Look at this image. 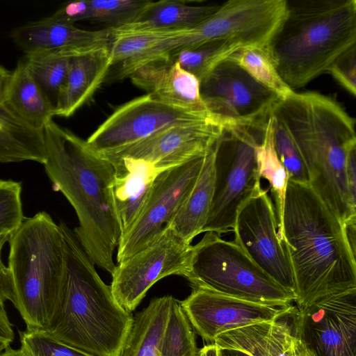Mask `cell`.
Instances as JSON below:
<instances>
[{"instance_id": "cell-4", "label": "cell", "mask_w": 356, "mask_h": 356, "mask_svg": "<svg viewBox=\"0 0 356 356\" xmlns=\"http://www.w3.org/2000/svg\"><path fill=\"white\" fill-rule=\"evenodd\" d=\"M58 225L64 238L65 275L58 309L41 332L93 356H120L133 325L131 312L116 301L74 230L63 222Z\"/></svg>"}, {"instance_id": "cell-32", "label": "cell", "mask_w": 356, "mask_h": 356, "mask_svg": "<svg viewBox=\"0 0 356 356\" xmlns=\"http://www.w3.org/2000/svg\"><path fill=\"white\" fill-rule=\"evenodd\" d=\"M241 48L232 42L213 40L183 49L168 58L177 61L200 83L217 65Z\"/></svg>"}, {"instance_id": "cell-16", "label": "cell", "mask_w": 356, "mask_h": 356, "mask_svg": "<svg viewBox=\"0 0 356 356\" xmlns=\"http://www.w3.org/2000/svg\"><path fill=\"white\" fill-rule=\"evenodd\" d=\"M225 130L216 118L174 124L145 139L100 154L109 161H143L162 172L204 155Z\"/></svg>"}, {"instance_id": "cell-12", "label": "cell", "mask_w": 356, "mask_h": 356, "mask_svg": "<svg viewBox=\"0 0 356 356\" xmlns=\"http://www.w3.org/2000/svg\"><path fill=\"white\" fill-rule=\"evenodd\" d=\"M213 118L216 117L207 110L168 104L146 94L119 106L86 142L95 152L102 154L145 139L174 124Z\"/></svg>"}, {"instance_id": "cell-24", "label": "cell", "mask_w": 356, "mask_h": 356, "mask_svg": "<svg viewBox=\"0 0 356 356\" xmlns=\"http://www.w3.org/2000/svg\"><path fill=\"white\" fill-rule=\"evenodd\" d=\"M1 102L20 120L43 129L54 116V108L20 58L7 79L0 96Z\"/></svg>"}, {"instance_id": "cell-44", "label": "cell", "mask_w": 356, "mask_h": 356, "mask_svg": "<svg viewBox=\"0 0 356 356\" xmlns=\"http://www.w3.org/2000/svg\"><path fill=\"white\" fill-rule=\"evenodd\" d=\"M0 356H29L25 350L20 347L18 349L12 348L8 346L4 350L0 353Z\"/></svg>"}, {"instance_id": "cell-14", "label": "cell", "mask_w": 356, "mask_h": 356, "mask_svg": "<svg viewBox=\"0 0 356 356\" xmlns=\"http://www.w3.org/2000/svg\"><path fill=\"white\" fill-rule=\"evenodd\" d=\"M268 191L261 188L241 206L233 229L234 241L266 274L296 295L291 265L277 233L275 209Z\"/></svg>"}, {"instance_id": "cell-6", "label": "cell", "mask_w": 356, "mask_h": 356, "mask_svg": "<svg viewBox=\"0 0 356 356\" xmlns=\"http://www.w3.org/2000/svg\"><path fill=\"white\" fill-rule=\"evenodd\" d=\"M8 268L27 330L45 332L58 309L65 275L62 230L44 211L25 218L10 241Z\"/></svg>"}, {"instance_id": "cell-21", "label": "cell", "mask_w": 356, "mask_h": 356, "mask_svg": "<svg viewBox=\"0 0 356 356\" xmlns=\"http://www.w3.org/2000/svg\"><path fill=\"white\" fill-rule=\"evenodd\" d=\"M285 318L225 332L213 343L221 350H236L250 356H289L297 337L294 326Z\"/></svg>"}, {"instance_id": "cell-38", "label": "cell", "mask_w": 356, "mask_h": 356, "mask_svg": "<svg viewBox=\"0 0 356 356\" xmlns=\"http://www.w3.org/2000/svg\"><path fill=\"white\" fill-rule=\"evenodd\" d=\"M8 237L0 238V301H10L15 303V295L11 273L1 260V250L3 244L10 241Z\"/></svg>"}, {"instance_id": "cell-27", "label": "cell", "mask_w": 356, "mask_h": 356, "mask_svg": "<svg viewBox=\"0 0 356 356\" xmlns=\"http://www.w3.org/2000/svg\"><path fill=\"white\" fill-rule=\"evenodd\" d=\"M46 159L43 129L20 120L0 98V162L32 161L43 165Z\"/></svg>"}, {"instance_id": "cell-22", "label": "cell", "mask_w": 356, "mask_h": 356, "mask_svg": "<svg viewBox=\"0 0 356 356\" xmlns=\"http://www.w3.org/2000/svg\"><path fill=\"white\" fill-rule=\"evenodd\" d=\"M110 162L115 168L114 199L122 235L140 214L161 171L146 162L131 159Z\"/></svg>"}, {"instance_id": "cell-46", "label": "cell", "mask_w": 356, "mask_h": 356, "mask_svg": "<svg viewBox=\"0 0 356 356\" xmlns=\"http://www.w3.org/2000/svg\"><path fill=\"white\" fill-rule=\"evenodd\" d=\"M222 356H250L249 355L236 350H222Z\"/></svg>"}, {"instance_id": "cell-19", "label": "cell", "mask_w": 356, "mask_h": 356, "mask_svg": "<svg viewBox=\"0 0 356 356\" xmlns=\"http://www.w3.org/2000/svg\"><path fill=\"white\" fill-rule=\"evenodd\" d=\"M129 78L135 86L161 101L207 110L200 95V81L175 60L167 58L149 62L136 69Z\"/></svg>"}, {"instance_id": "cell-33", "label": "cell", "mask_w": 356, "mask_h": 356, "mask_svg": "<svg viewBox=\"0 0 356 356\" xmlns=\"http://www.w3.org/2000/svg\"><path fill=\"white\" fill-rule=\"evenodd\" d=\"M195 334L180 301L172 298L161 344V356H197Z\"/></svg>"}, {"instance_id": "cell-11", "label": "cell", "mask_w": 356, "mask_h": 356, "mask_svg": "<svg viewBox=\"0 0 356 356\" xmlns=\"http://www.w3.org/2000/svg\"><path fill=\"white\" fill-rule=\"evenodd\" d=\"M191 248L167 227L152 243L115 266L110 286L116 301L131 312L156 282L172 275L186 277Z\"/></svg>"}, {"instance_id": "cell-34", "label": "cell", "mask_w": 356, "mask_h": 356, "mask_svg": "<svg viewBox=\"0 0 356 356\" xmlns=\"http://www.w3.org/2000/svg\"><path fill=\"white\" fill-rule=\"evenodd\" d=\"M273 140L277 155L289 180L309 184V176L300 152L284 126L274 117Z\"/></svg>"}, {"instance_id": "cell-5", "label": "cell", "mask_w": 356, "mask_h": 356, "mask_svg": "<svg viewBox=\"0 0 356 356\" xmlns=\"http://www.w3.org/2000/svg\"><path fill=\"white\" fill-rule=\"evenodd\" d=\"M355 44V0H287L286 16L266 49L293 90L326 72Z\"/></svg>"}, {"instance_id": "cell-36", "label": "cell", "mask_w": 356, "mask_h": 356, "mask_svg": "<svg viewBox=\"0 0 356 356\" xmlns=\"http://www.w3.org/2000/svg\"><path fill=\"white\" fill-rule=\"evenodd\" d=\"M19 341L29 356H93L62 343L43 332L19 331Z\"/></svg>"}, {"instance_id": "cell-17", "label": "cell", "mask_w": 356, "mask_h": 356, "mask_svg": "<svg viewBox=\"0 0 356 356\" xmlns=\"http://www.w3.org/2000/svg\"><path fill=\"white\" fill-rule=\"evenodd\" d=\"M180 304L191 325L209 343L225 332L287 317L296 310L291 304L256 302L199 288H193Z\"/></svg>"}, {"instance_id": "cell-23", "label": "cell", "mask_w": 356, "mask_h": 356, "mask_svg": "<svg viewBox=\"0 0 356 356\" xmlns=\"http://www.w3.org/2000/svg\"><path fill=\"white\" fill-rule=\"evenodd\" d=\"M218 5H195L183 0L149 1L131 23L111 28L113 34L191 29L207 19Z\"/></svg>"}, {"instance_id": "cell-42", "label": "cell", "mask_w": 356, "mask_h": 356, "mask_svg": "<svg viewBox=\"0 0 356 356\" xmlns=\"http://www.w3.org/2000/svg\"><path fill=\"white\" fill-rule=\"evenodd\" d=\"M297 337V336H296ZM289 356H313L299 337L296 339L291 349Z\"/></svg>"}, {"instance_id": "cell-2", "label": "cell", "mask_w": 356, "mask_h": 356, "mask_svg": "<svg viewBox=\"0 0 356 356\" xmlns=\"http://www.w3.org/2000/svg\"><path fill=\"white\" fill-rule=\"evenodd\" d=\"M280 239L295 280L297 308L356 289V261L343 224L309 184L289 180Z\"/></svg>"}, {"instance_id": "cell-41", "label": "cell", "mask_w": 356, "mask_h": 356, "mask_svg": "<svg viewBox=\"0 0 356 356\" xmlns=\"http://www.w3.org/2000/svg\"><path fill=\"white\" fill-rule=\"evenodd\" d=\"M346 241L353 254L355 256L356 247V217H354L343 224Z\"/></svg>"}, {"instance_id": "cell-40", "label": "cell", "mask_w": 356, "mask_h": 356, "mask_svg": "<svg viewBox=\"0 0 356 356\" xmlns=\"http://www.w3.org/2000/svg\"><path fill=\"white\" fill-rule=\"evenodd\" d=\"M0 339L10 344L15 339L13 325L10 323L4 302L0 301Z\"/></svg>"}, {"instance_id": "cell-39", "label": "cell", "mask_w": 356, "mask_h": 356, "mask_svg": "<svg viewBox=\"0 0 356 356\" xmlns=\"http://www.w3.org/2000/svg\"><path fill=\"white\" fill-rule=\"evenodd\" d=\"M346 172L350 195L356 202V145L348 152L346 163Z\"/></svg>"}, {"instance_id": "cell-47", "label": "cell", "mask_w": 356, "mask_h": 356, "mask_svg": "<svg viewBox=\"0 0 356 356\" xmlns=\"http://www.w3.org/2000/svg\"><path fill=\"white\" fill-rule=\"evenodd\" d=\"M10 344L0 339V353L4 350Z\"/></svg>"}, {"instance_id": "cell-9", "label": "cell", "mask_w": 356, "mask_h": 356, "mask_svg": "<svg viewBox=\"0 0 356 356\" xmlns=\"http://www.w3.org/2000/svg\"><path fill=\"white\" fill-rule=\"evenodd\" d=\"M287 0H231L200 24L170 38L172 53L207 42L225 40L248 47H266L282 24Z\"/></svg>"}, {"instance_id": "cell-20", "label": "cell", "mask_w": 356, "mask_h": 356, "mask_svg": "<svg viewBox=\"0 0 356 356\" xmlns=\"http://www.w3.org/2000/svg\"><path fill=\"white\" fill-rule=\"evenodd\" d=\"M10 37L24 54L63 49H89L110 44V27L98 31L79 29L74 24L44 17L13 29Z\"/></svg>"}, {"instance_id": "cell-25", "label": "cell", "mask_w": 356, "mask_h": 356, "mask_svg": "<svg viewBox=\"0 0 356 356\" xmlns=\"http://www.w3.org/2000/svg\"><path fill=\"white\" fill-rule=\"evenodd\" d=\"M220 139L205 154L193 188L167 226L191 244L196 236L203 232L208 219L214 190L215 157Z\"/></svg>"}, {"instance_id": "cell-8", "label": "cell", "mask_w": 356, "mask_h": 356, "mask_svg": "<svg viewBox=\"0 0 356 356\" xmlns=\"http://www.w3.org/2000/svg\"><path fill=\"white\" fill-rule=\"evenodd\" d=\"M262 138L245 129L225 130L216 149L213 195L203 232H233L241 206L262 188L255 152Z\"/></svg>"}, {"instance_id": "cell-35", "label": "cell", "mask_w": 356, "mask_h": 356, "mask_svg": "<svg viewBox=\"0 0 356 356\" xmlns=\"http://www.w3.org/2000/svg\"><path fill=\"white\" fill-rule=\"evenodd\" d=\"M21 193L20 182L0 179V238H11L25 218Z\"/></svg>"}, {"instance_id": "cell-43", "label": "cell", "mask_w": 356, "mask_h": 356, "mask_svg": "<svg viewBox=\"0 0 356 356\" xmlns=\"http://www.w3.org/2000/svg\"><path fill=\"white\" fill-rule=\"evenodd\" d=\"M200 356H222V350L214 343L204 346L199 350Z\"/></svg>"}, {"instance_id": "cell-28", "label": "cell", "mask_w": 356, "mask_h": 356, "mask_svg": "<svg viewBox=\"0 0 356 356\" xmlns=\"http://www.w3.org/2000/svg\"><path fill=\"white\" fill-rule=\"evenodd\" d=\"M173 297L151 300L134 317V322L120 356H161V344Z\"/></svg>"}, {"instance_id": "cell-45", "label": "cell", "mask_w": 356, "mask_h": 356, "mask_svg": "<svg viewBox=\"0 0 356 356\" xmlns=\"http://www.w3.org/2000/svg\"><path fill=\"white\" fill-rule=\"evenodd\" d=\"M11 71L8 70L6 68L0 65V96L3 86L8 79Z\"/></svg>"}, {"instance_id": "cell-15", "label": "cell", "mask_w": 356, "mask_h": 356, "mask_svg": "<svg viewBox=\"0 0 356 356\" xmlns=\"http://www.w3.org/2000/svg\"><path fill=\"white\" fill-rule=\"evenodd\" d=\"M293 317L296 335L313 356H356V289L296 308Z\"/></svg>"}, {"instance_id": "cell-26", "label": "cell", "mask_w": 356, "mask_h": 356, "mask_svg": "<svg viewBox=\"0 0 356 356\" xmlns=\"http://www.w3.org/2000/svg\"><path fill=\"white\" fill-rule=\"evenodd\" d=\"M149 0H79L60 6L49 19L74 24L89 20L116 28L132 22Z\"/></svg>"}, {"instance_id": "cell-31", "label": "cell", "mask_w": 356, "mask_h": 356, "mask_svg": "<svg viewBox=\"0 0 356 356\" xmlns=\"http://www.w3.org/2000/svg\"><path fill=\"white\" fill-rule=\"evenodd\" d=\"M227 59L238 65L255 81L281 99L294 92L278 73L266 47H243L232 54Z\"/></svg>"}, {"instance_id": "cell-29", "label": "cell", "mask_w": 356, "mask_h": 356, "mask_svg": "<svg viewBox=\"0 0 356 356\" xmlns=\"http://www.w3.org/2000/svg\"><path fill=\"white\" fill-rule=\"evenodd\" d=\"M83 49H86L44 51L24 54L21 58L54 108L65 81L70 60Z\"/></svg>"}, {"instance_id": "cell-48", "label": "cell", "mask_w": 356, "mask_h": 356, "mask_svg": "<svg viewBox=\"0 0 356 356\" xmlns=\"http://www.w3.org/2000/svg\"><path fill=\"white\" fill-rule=\"evenodd\" d=\"M198 356H200V355H198Z\"/></svg>"}, {"instance_id": "cell-30", "label": "cell", "mask_w": 356, "mask_h": 356, "mask_svg": "<svg viewBox=\"0 0 356 356\" xmlns=\"http://www.w3.org/2000/svg\"><path fill=\"white\" fill-rule=\"evenodd\" d=\"M273 131L274 118L270 114L262 140L256 145L255 152L259 176L268 181L273 195L277 220V233L280 238L289 177L277 155L274 146Z\"/></svg>"}, {"instance_id": "cell-37", "label": "cell", "mask_w": 356, "mask_h": 356, "mask_svg": "<svg viewBox=\"0 0 356 356\" xmlns=\"http://www.w3.org/2000/svg\"><path fill=\"white\" fill-rule=\"evenodd\" d=\"M351 95L356 94V44L341 54L327 72Z\"/></svg>"}, {"instance_id": "cell-3", "label": "cell", "mask_w": 356, "mask_h": 356, "mask_svg": "<svg viewBox=\"0 0 356 356\" xmlns=\"http://www.w3.org/2000/svg\"><path fill=\"white\" fill-rule=\"evenodd\" d=\"M271 115L294 140L309 184L341 220L355 211L346 172V156L356 145L355 120L331 97L314 91L293 92L280 99Z\"/></svg>"}, {"instance_id": "cell-1", "label": "cell", "mask_w": 356, "mask_h": 356, "mask_svg": "<svg viewBox=\"0 0 356 356\" xmlns=\"http://www.w3.org/2000/svg\"><path fill=\"white\" fill-rule=\"evenodd\" d=\"M43 135L44 170L54 190L61 192L76 212L79 226L74 232L93 263L111 275L122 235L114 199V166L53 118L44 124Z\"/></svg>"}, {"instance_id": "cell-7", "label": "cell", "mask_w": 356, "mask_h": 356, "mask_svg": "<svg viewBox=\"0 0 356 356\" xmlns=\"http://www.w3.org/2000/svg\"><path fill=\"white\" fill-rule=\"evenodd\" d=\"M205 232L192 245L186 279L193 288L260 303L286 305L294 293L260 268L234 241Z\"/></svg>"}, {"instance_id": "cell-10", "label": "cell", "mask_w": 356, "mask_h": 356, "mask_svg": "<svg viewBox=\"0 0 356 356\" xmlns=\"http://www.w3.org/2000/svg\"><path fill=\"white\" fill-rule=\"evenodd\" d=\"M200 90L207 109L225 129H245L260 136L281 99L227 58L200 81Z\"/></svg>"}, {"instance_id": "cell-13", "label": "cell", "mask_w": 356, "mask_h": 356, "mask_svg": "<svg viewBox=\"0 0 356 356\" xmlns=\"http://www.w3.org/2000/svg\"><path fill=\"white\" fill-rule=\"evenodd\" d=\"M204 155L158 174L140 214L119 240L118 263L152 243L167 227L193 188Z\"/></svg>"}, {"instance_id": "cell-18", "label": "cell", "mask_w": 356, "mask_h": 356, "mask_svg": "<svg viewBox=\"0 0 356 356\" xmlns=\"http://www.w3.org/2000/svg\"><path fill=\"white\" fill-rule=\"evenodd\" d=\"M112 67L110 44L83 49L73 56L56 99L54 116L72 115L107 79Z\"/></svg>"}]
</instances>
